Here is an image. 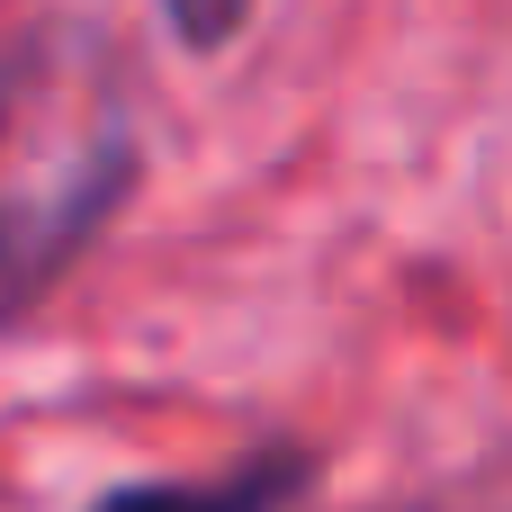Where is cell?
Here are the masks:
<instances>
[{"label": "cell", "mask_w": 512, "mask_h": 512, "mask_svg": "<svg viewBox=\"0 0 512 512\" xmlns=\"http://www.w3.org/2000/svg\"><path fill=\"white\" fill-rule=\"evenodd\" d=\"M135 90L99 27H36L0 54V324H18L135 189Z\"/></svg>", "instance_id": "cell-1"}, {"label": "cell", "mask_w": 512, "mask_h": 512, "mask_svg": "<svg viewBox=\"0 0 512 512\" xmlns=\"http://www.w3.org/2000/svg\"><path fill=\"white\" fill-rule=\"evenodd\" d=\"M279 495H288V468H252L234 486H126L99 512H270Z\"/></svg>", "instance_id": "cell-2"}, {"label": "cell", "mask_w": 512, "mask_h": 512, "mask_svg": "<svg viewBox=\"0 0 512 512\" xmlns=\"http://www.w3.org/2000/svg\"><path fill=\"white\" fill-rule=\"evenodd\" d=\"M162 9H171V27H180L189 45H225V36L243 27L252 0H162Z\"/></svg>", "instance_id": "cell-3"}]
</instances>
